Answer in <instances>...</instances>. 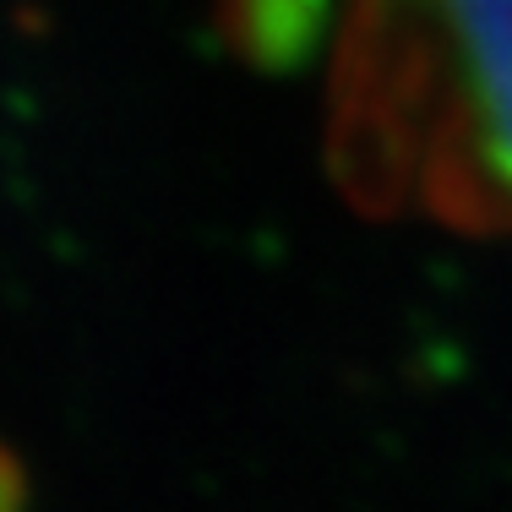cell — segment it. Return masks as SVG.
I'll use <instances>...</instances> for the list:
<instances>
[{
	"instance_id": "cell-1",
	"label": "cell",
	"mask_w": 512,
	"mask_h": 512,
	"mask_svg": "<svg viewBox=\"0 0 512 512\" xmlns=\"http://www.w3.org/2000/svg\"><path fill=\"white\" fill-rule=\"evenodd\" d=\"M333 148L365 202L512 235V0H355Z\"/></svg>"
},
{
	"instance_id": "cell-2",
	"label": "cell",
	"mask_w": 512,
	"mask_h": 512,
	"mask_svg": "<svg viewBox=\"0 0 512 512\" xmlns=\"http://www.w3.org/2000/svg\"><path fill=\"white\" fill-rule=\"evenodd\" d=\"M327 0H229V33L251 60H295L322 33Z\"/></svg>"
},
{
	"instance_id": "cell-3",
	"label": "cell",
	"mask_w": 512,
	"mask_h": 512,
	"mask_svg": "<svg viewBox=\"0 0 512 512\" xmlns=\"http://www.w3.org/2000/svg\"><path fill=\"white\" fill-rule=\"evenodd\" d=\"M0 512H22V469L0 453Z\"/></svg>"
}]
</instances>
